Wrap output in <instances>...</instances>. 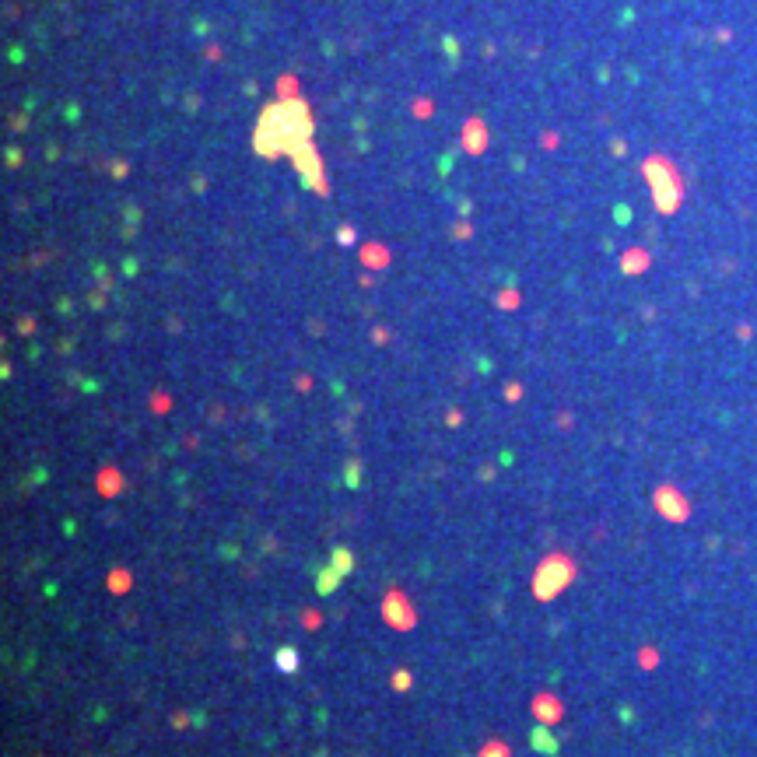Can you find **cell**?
<instances>
[{
    "label": "cell",
    "mask_w": 757,
    "mask_h": 757,
    "mask_svg": "<svg viewBox=\"0 0 757 757\" xmlns=\"http://www.w3.org/2000/svg\"><path fill=\"white\" fill-rule=\"evenodd\" d=\"M312 134V119H309V109L301 102H281V106H270L260 119V151L266 155H277L284 144H301Z\"/></svg>",
    "instance_id": "obj_1"
},
{
    "label": "cell",
    "mask_w": 757,
    "mask_h": 757,
    "mask_svg": "<svg viewBox=\"0 0 757 757\" xmlns=\"http://www.w3.org/2000/svg\"><path fill=\"white\" fill-rule=\"evenodd\" d=\"M533 747H536V750H547V754H554V740H551V733L536 730V733H533Z\"/></svg>",
    "instance_id": "obj_2"
}]
</instances>
